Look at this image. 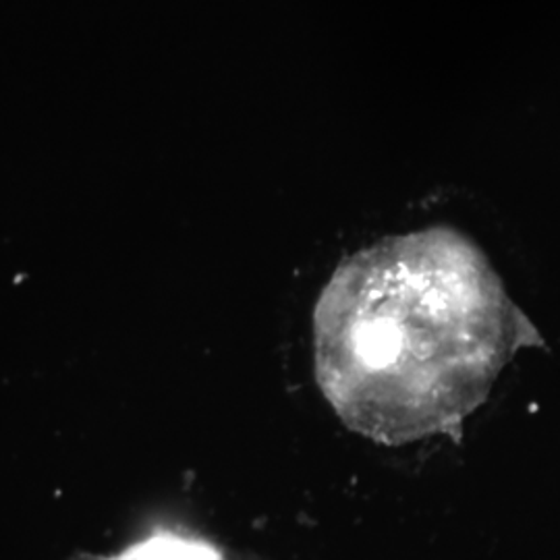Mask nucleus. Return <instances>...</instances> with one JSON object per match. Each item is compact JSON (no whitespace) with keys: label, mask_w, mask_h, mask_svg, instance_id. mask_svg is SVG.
<instances>
[{"label":"nucleus","mask_w":560,"mask_h":560,"mask_svg":"<svg viewBox=\"0 0 560 560\" xmlns=\"http://www.w3.org/2000/svg\"><path fill=\"white\" fill-rule=\"evenodd\" d=\"M536 335L480 247L432 226L340 264L314 314L316 376L358 434L418 441L457 428Z\"/></svg>","instance_id":"1"},{"label":"nucleus","mask_w":560,"mask_h":560,"mask_svg":"<svg viewBox=\"0 0 560 560\" xmlns=\"http://www.w3.org/2000/svg\"><path fill=\"white\" fill-rule=\"evenodd\" d=\"M78 560H231L217 544L180 529L159 527L119 552Z\"/></svg>","instance_id":"2"}]
</instances>
